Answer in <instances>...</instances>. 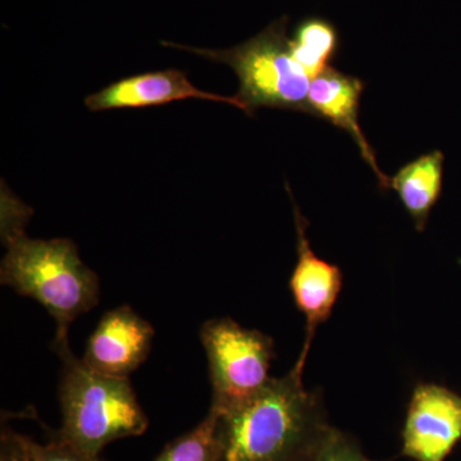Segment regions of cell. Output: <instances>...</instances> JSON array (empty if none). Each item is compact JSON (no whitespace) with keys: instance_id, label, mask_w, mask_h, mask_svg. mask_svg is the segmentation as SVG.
I'll list each match as a JSON object with an SVG mask.
<instances>
[{"instance_id":"cell-1","label":"cell","mask_w":461,"mask_h":461,"mask_svg":"<svg viewBox=\"0 0 461 461\" xmlns=\"http://www.w3.org/2000/svg\"><path fill=\"white\" fill-rule=\"evenodd\" d=\"M295 366L247 402L217 415V461H314L330 426L320 393Z\"/></svg>"},{"instance_id":"cell-2","label":"cell","mask_w":461,"mask_h":461,"mask_svg":"<svg viewBox=\"0 0 461 461\" xmlns=\"http://www.w3.org/2000/svg\"><path fill=\"white\" fill-rule=\"evenodd\" d=\"M26 226L0 223L5 248L0 282L47 309L57 324L53 344L68 341L72 321L99 304V277L81 260L74 241L30 239Z\"/></svg>"},{"instance_id":"cell-3","label":"cell","mask_w":461,"mask_h":461,"mask_svg":"<svg viewBox=\"0 0 461 461\" xmlns=\"http://www.w3.org/2000/svg\"><path fill=\"white\" fill-rule=\"evenodd\" d=\"M62 360L59 396L63 438L90 455L127 437L141 436L149 420L129 378L93 371L72 353L69 341L53 344Z\"/></svg>"},{"instance_id":"cell-4","label":"cell","mask_w":461,"mask_h":461,"mask_svg":"<svg viewBox=\"0 0 461 461\" xmlns=\"http://www.w3.org/2000/svg\"><path fill=\"white\" fill-rule=\"evenodd\" d=\"M287 25L288 18L282 17L230 50H198L166 41L162 44L229 65L238 75L240 90L236 96L244 105L245 113L253 114L262 107L308 113L311 78L291 56Z\"/></svg>"},{"instance_id":"cell-5","label":"cell","mask_w":461,"mask_h":461,"mask_svg":"<svg viewBox=\"0 0 461 461\" xmlns=\"http://www.w3.org/2000/svg\"><path fill=\"white\" fill-rule=\"evenodd\" d=\"M200 341L208 357L212 411H224L247 402L271 381V336L245 329L230 318H215L203 324Z\"/></svg>"},{"instance_id":"cell-6","label":"cell","mask_w":461,"mask_h":461,"mask_svg":"<svg viewBox=\"0 0 461 461\" xmlns=\"http://www.w3.org/2000/svg\"><path fill=\"white\" fill-rule=\"evenodd\" d=\"M402 437V456L445 461L461 439V397L439 384H417Z\"/></svg>"},{"instance_id":"cell-7","label":"cell","mask_w":461,"mask_h":461,"mask_svg":"<svg viewBox=\"0 0 461 461\" xmlns=\"http://www.w3.org/2000/svg\"><path fill=\"white\" fill-rule=\"evenodd\" d=\"M294 218L296 227L297 262L290 278V290L297 311L306 321L304 345L295 364L297 371L304 372L306 357L318 327L326 323L332 314L341 293V269L336 264L321 259L314 253L309 242L306 230L308 221L294 202Z\"/></svg>"},{"instance_id":"cell-8","label":"cell","mask_w":461,"mask_h":461,"mask_svg":"<svg viewBox=\"0 0 461 461\" xmlns=\"http://www.w3.org/2000/svg\"><path fill=\"white\" fill-rule=\"evenodd\" d=\"M154 335L153 326L131 306H117L103 315L81 359L102 375L129 378L147 360Z\"/></svg>"},{"instance_id":"cell-9","label":"cell","mask_w":461,"mask_h":461,"mask_svg":"<svg viewBox=\"0 0 461 461\" xmlns=\"http://www.w3.org/2000/svg\"><path fill=\"white\" fill-rule=\"evenodd\" d=\"M185 99L227 103L245 112L238 96L217 95L200 90L194 86L186 74L180 69H165L123 78L98 93L91 94L85 99V104L91 112H102L109 109L154 107Z\"/></svg>"},{"instance_id":"cell-10","label":"cell","mask_w":461,"mask_h":461,"mask_svg":"<svg viewBox=\"0 0 461 461\" xmlns=\"http://www.w3.org/2000/svg\"><path fill=\"white\" fill-rule=\"evenodd\" d=\"M366 84L355 76L330 67L312 80L308 91V114L344 130L353 138L360 156L368 163L381 189L390 190V177L379 168L377 158L359 123L360 99Z\"/></svg>"},{"instance_id":"cell-11","label":"cell","mask_w":461,"mask_h":461,"mask_svg":"<svg viewBox=\"0 0 461 461\" xmlns=\"http://www.w3.org/2000/svg\"><path fill=\"white\" fill-rule=\"evenodd\" d=\"M444 162V154L433 150L411 160L390 177V189L396 191L420 232L426 229L430 211L441 195Z\"/></svg>"},{"instance_id":"cell-12","label":"cell","mask_w":461,"mask_h":461,"mask_svg":"<svg viewBox=\"0 0 461 461\" xmlns=\"http://www.w3.org/2000/svg\"><path fill=\"white\" fill-rule=\"evenodd\" d=\"M288 45L297 65L313 80L332 67L330 63L338 56V29L324 18H306L297 25Z\"/></svg>"},{"instance_id":"cell-13","label":"cell","mask_w":461,"mask_h":461,"mask_svg":"<svg viewBox=\"0 0 461 461\" xmlns=\"http://www.w3.org/2000/svg\"><path fill=\"white\" fill-rule=\"evenodd\" d=\"M217 415H208L195 429L169 442L154 461H217L215 447Z\"/></svg>"},{"instance_id":"cell-14","label":"cell","mask_w":461,"mask_h":461,"mask_svg":"<svg viewBox=\"0 0 461 461\" xmlns=\"http://www.w3.org/2000/svg\"><path fill=\"white\" fill-rule=\"evenodd\" d=\"M32 451L35 461H104L100 459V456L85 453L76 447L63 438L58 430L45 444H36L32 439Z\"/></svg>"},{"instance_id":"cell-15","label":"cell","mask_w":461,"mask_h":461,"mask_svg":"<svg viewBox=\"0 0 461 461\" xmlns=\"http://www.w3.org/2000/svg\"><path fill=\"white\" fill-rule=\"evenodd\" d=\"M314 461H373L350 436L333 429Z\"/></svg>"},{"instance_id":"cell-16","label":"cell","mask_w":461,"mask_h":461,"mask_svg":"<svg viewBox=\"0 0 461 461\" xmlns=\"http://www.w3.org/2000/svg\"><path fill=\"white\" fill-rule=\"evenodd\" d=\"M0 461H35L32 451V439L14 430L3 429L0 436Z\"/></svg>"}]
</instances>
